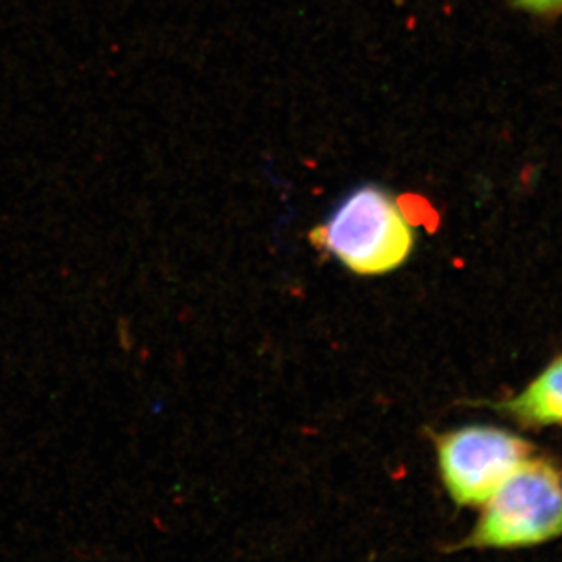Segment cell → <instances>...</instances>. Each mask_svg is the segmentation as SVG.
Listing matches in <instances>:
<instances>
[{
    "mask_svg": "<svg viewBox=\"0 0 562 562\" xmlns=\"http://www.w3.org/2000/svg\"><path fill=\"white\" fill-rule=\"evenodd\" d=\"M562 538V471L532 454L482 505L458 549L517 550Z\"/></svg>",
    "mask_w": 562,
    "mask_h": 562,
    "instance_id": "cell-2",
    "label": "cell"
},
{
    "mask_svg": "<svg viewBox=\"0 0 562 562\" xmlns=\"http://www.w3.org/2000/svg\"><path fill=\"white\" fill-rule=\"evenodd\" d=\"M495 409L527 428L562 427V353Z\"/></svg>",
    "mask_w": 562,
    "mask_h": 562,
    "instance_id": "cell-4",
    "label": "cell"
},
{
    "mask_svg": "<svg viewBox=\"0 0 562 562\" xmlns=\"http://www.w3.org/2000/svg\"><path fill=\"white\" fill-rule=\"evenodd\" d=\"M514 7L538 14V16H553L562 13V0H512Z\"/></svg>",
    "mask_w": 562,
    "mask_h": 562,
    "instance_id": "cell-5",
    "label": "cell"
},
{
    "mask_svg": "<svg viewBox=\"0 0 562 562\" xmlns=\"http://www.w3.org/2000/svg\"><path fill=\"white\" fill-rule=\"evenodd\" d=\"M413 225L390 191L364 184L314 228L312 241L358 276H382L408 260L416 241Z\"/></svg>",
    "mask_w": 562,
    "mask_h": 562,
    "instance_id": "cell-1",
    "label": "cell"
},
{
    "mask_svg": "<svg viewBox=\"0 0 562 562\" xmlns=\"http://www.w3.org/2000/svg\"><path fill=\"white\" fill-rule=\"evenodd\" d=\"M443 487L458 506H482L535 447L505 428L468 425L436 436Z\"/></svg>",
    "mask_w": 562,
    "mask_h": 562,
    "instance_id": "cell-3",
    "label": "cell"
}]
</instances>
